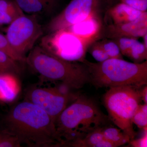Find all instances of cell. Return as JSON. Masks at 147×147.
I'll use <instances>...</instances> for the list:
<instances>
[{"mask_svg": "<svg viewBox=\"0 0 147 147\" xmlns=\"http://www.w3.org/2000/svg\"><path fill=\"white\" fill-rule=\"evenodd\" d=\"M2 129L30 147H64L54 121L36 105L24 100L12 106L2 120Z\"/></svg>", "mask_w": 147, "mask_h": 147, "instance_id": "1", "label": "cell"}, {"mask_svg": "<svg viewBox=\"0 0 147 147\" xmlns=\"http://www.w3.org/2000/svg\"><path fill=\"white\" fill-rule=\"evenodd\" d=\"M110 121L95 101L79 95L61 113L55 124L64 147H69L95 129L109 126Z\"/></svg>", "mask_w": 147, "mask_h": 147, "instance_id": "2", "label": "cell"}, {"mask_svg": "<svg viewBox=\"0 0 147 147\" xmlns=\"http://www.w3.org/2000/svg\"><path fill=\"white\" fill-rule=\"evenodd\" d=\"M26 63L39 74L42 82H60L74 90L80 89L90 83L89 74L85 64L64 60L40 45L34 46L29 52Z\"/></svg>", "mask_w": 147, "mask_h": 147, "instance_id": "3", "label": "cell"}, {"mask_svg": "<svg viewBox=\"0 0 147 147\" xmlns=\"http://www.w3.org/2000/svg\"><path fill=\"white\" fill-rule=\"evenodd\" d=\"M90 83L96 88L129 86L140 89L147 84V61L141 63L123 59H109L102 62L84 60Z\"/></svg>", "mask_w": 147, "mask_h": 147, "instance_id": "4", "label": "cell"}, {"mask_svg": "<svg viewBox=\"0 0 147 147\" xmlns=\"http://www.w3.org/2000/svg\"><path fill=\"white\" fill-rule=\"evenodd\" d=\"M142 101L140 89L131 87L110 88L103 95V104L110 121L131 140L137 135L132 117Z\"/></svg>", "mask_w": 147, "mask_h": 147, "instance_id": "5", "label": "cell"}, {"mask_svg": "<svg viewBox=\"0 0 147 147\" xmlns=\"http://www.w3.org/2000/svg\"><path fill=\"white\" fill-rule=\"evenodd\" d=\"M93 42L63 29L43 36L39 45L50 54L64 60L83 63L88 48Z\"/></svg>", "mask_w": 147, "mask_h": 147, "instance_id": "6", "label": "cell"}, {"mask_svg": "<svg viewBox=\"0 0 147 147\" xmlns=\"http://www.w3.org/2000/svg\"><path fill=\"white\" fill-rule=\"evenodd\" d=\"M119 0H71L47 26L49 33L65 29L96 14H100Z\"/></svg>", "mask_w": 147, "mask_h": 147, "instance_id": "7", "label": "cell"}, {"mask_svg": "<svg viewBox=\"0 0 147 147\" xmlns=\"http://www.w3.org/2000/svg\"><path fill=\"white\" fill-rule=\"evenodd\" d=\"M42 34L43 30L36 14H24L9 24L5 36L16 53L26 58L27 53Z\"/></svg>", "mask_w": 147, "mask_h": 147, "instance_id": "8", "label": "cell"}, {"mask_svg": "<svg viewBox=\"0 0 147 147\" xmlns=\"http://www.w3.org/2000/svg\"><path fill=\"white\" fill-rule=\"evenodd\" d=\"M79 96L76 94L66 95L61 93L56 87L33 86L26 90L24 100L32 102L44 110L55 123L61 113Z\"/></svg>", "mask_w": 147, "mask_h": 147, "instance_id": "9", "label": "cell"}, {"mask_svg": "<svg viewBox=\"0 0 147 147\" xmlns=\"http://www.w3.org/2000/svg\"><path fill=\"white\" fill-rule=\"evenodd\" d=\"M147 33V11L135 21L119 24H108L103 26L101 38H113L127 37L138 38Z\"/></svg>", "mask_w": 147, "mask_h": 147, "instance_id": "10", "label": "cell"}, {"mask_svg": "<svg viewBox=\"0 0 147 147\" xmlns=\"http://www.w3.org/2000/svg\"><path fill=\"white\" fill-rule=\"evenodd\" d=\"M103 26L98 14L65 29L81 38L94 42L100 39Z\"/></svg>", "mask_w": 147, "mask_h": 147, "instance_id": "11", "label": "cell"}, {"mask_svg": "<svg viewBox=\"0 0 147 147\" xmlns=\"http://www.w3.org/2000/svg\"><path fill=\"white\" fill-rule=\"evenodd\" d=\"M144 12L119 1L107 9L105 19L110 20V23L107 25L123 24L137 20Z\"/></svg>", "mask_w": 147, "mask_h": 147, "instance_id": "12", "label": "cell"}, {"mask_svg": "<svg viewBox=\"0 0 147 147\" xmlns=\"http://www.w3.org/2000/svg\"><path fill=\"white\" fill-rule=\"evenodd\" d=\"M21 90L19 77L10 73L0 74V100L5 102H12Z\"/></svg>", "mask_w": 147, "mask_h": 147, "instance_id": "13", "label": "cell"}, {"mask_svg": "<svg viewBox=\"0 0 147 147\" xmlns=\"http://www.w3.org/2000/svg\"><path fill=\"white\" fill-rule=\"evenodd\" d=\"M24 12L30 14L50 13L59 3V0H14Z\"/></svg>", "mask_w": 147, "mask_h": 147, "instance_id": "14", "label": "cell"}, {"mask_svg": "<svg viewBox=\"0 0 147 147\" xmlns=\"http://www.w3.org/2000/svg\"><path fill=\"white\" fill-rule=\"evenodd\" d=\"M23 64L0 51V74L10 73L19 77L23 72Z\"/></svg>", "mask_w": 147, "mask_h": 147, "instance_id": "15", "label": "cell"}, {"mask_svg": "<svg viewBox=\"0 0 147 147\" xmlns=\"http://www.w3.org/2000/svg\"><path fill=\"white\" fill-rule=\"evenodd\" d=\"M102 133L104 139L110 141L117 146L125 144L131 141L130 137L120 129L108 126L103 127Z\"/></svg>", "mask_w": 147, "mask_h": 147, "instance_id": "16", "label": "cell"}, {"mask_svg": "<svg viewBox=\"0 0 147 147\" xmlns=\"http://www.w3.org/2000/svg\"><path fill=\"white\" fill-rule=\"evenodd\" d=\"M103 128L101 127L95 129L87 135L84 139L72 143L69 147H95L98 143L104 139L102 133Z\"/></svg>", "mask_w": 147, "mask_h": 147, "instance_id": "17", "label": "cell"}, {"mask_svg": "<svg viewBox=\"0 0 147 147\" xmlns=\"http://www.w3.org/2000/svg\"><path fill=\"white\" fill-rule=\"evenodd\" d=\"M98 40L109 59H123V55L121 53L118 45L113 40L104 38Z\"/></svg>", "mask_w": 147, "mask_h": 147, "instance_id": "18", "label": "cell"}, {"mask_svg": "<svg viewBox=\"0 0 147 147\" xmlns=\"http://www.w3.org/2000/svg\"><path fill=\"white\" fill-rule=\"evenodd\" d=\"M0 13L15 18L25 14L14 0H0Z\"/></svg>", "mask_w": 147, "mask_h": 147, "instance_id": "19", "label": "cell"}, {"mask_svg": "<svg viewBox=\"0 0 147 147\" xmlns=\"http://www.w3.org/2000/svg\"><path fill=\"white\" fill-rule=\"evenodd\" d=\"M127 57L136 63H141L147 60V47L144 43L137 40L131 47Z\"/></svg>", "mask_w": 147, "mask_h": 147, "instance_id": "20", "label": "cell"}, {"mask_svg": "<svg viewBox=\"0 0 147 147\" xmlns=\"http://www.w3.org/2000/svg\"><path fill=\"white\" fill-rule=\"evenodd\" d=\"M0 51L5 53L11 57L22 63H26V58L18 54L10 45L5 36L0 33Z\"/></svg>", "mask_w": 147, "mask_h": 147, "instance_id": "21", "label": "cell"}, {"mask_svg": "<svg viewBox=\"0 0 147 147\" xmlns=\"http://www.w3.org/2000/svg\"><path fill=\"white\" fill-rule=\"evenodd\" d=\"M21 145L14 135L3 129H0V147H20Z\"/></svg>", "mask_w": 147, "mask_h": 147, "instance_id": "22", "label": "cell"}, {"mask_svg": "<svg viewBox=\"0 0 147 147\" xmlns=\"http://www.w3.org/2000/svg\"><path fill=\"white\" fill-rule=\"evenodd\" d=\"M88 52L98 62H102L109 59L108 55L105 53L98 40L90 45L88 48Z\"/></svg>", "mask_w": 147, "mask_h": 147, "instance_id": "23", "label": "cell"}, {"mask_svg": "<svg viewBox=\"0 0 147 147\" xmlns=\"http://www.w3.org/2000/svg\"><path fill=\"white\" fill-rule=\"evenodd\" d=\"M112 39L118 45L122 55L127 57L132 45L138 40V38L127 37H120Z\"/></svg>", "mask_w": 147, "mask_h": 147, "instance_id": "24", "label": "cell"}, {"mask_svg": "<svg viewBox=\"0 0 147 147\" xmlns=\"http://www.w3.org/2000/svg\"><path fill=\"white\" fill-rule=\"evenodd\" d=\"M133 124L136 125L139 128L144 129L147 127V113L138 109L132 119Z\"/></svg>", "mask_w": 147, "mask_h": 147, "instance_id": "25", "label": "cell"}, {"mask_svg": "<svg viewBox=\"0 0 147 147\" xmlns=\"http://www.w3.org/2000/svg\"><path fill=\"white\" fill-rule=\"evenodd\" d=\"M142 12L147 11V0H119Z\"/></svg>", "mask_w": 147, "mask_h": 147, "instance_id": "26", "label": "cell"}, {"mask_svg": "<svg viewBox=\"0 0 147 147\" xmlns=\"http://www.w3.org/2000/svg\"><path fill=\"white\" fill-rule=\"evenodd\" d=\"M144 134L143 137L137 139H132L129 143L131 147H147V129H144Z\"/></svg>", "mask_w": 147, "mask_h": 147, "instance_id": "27", "label": "cell"}, {"mask_svg": "<svg viewBox=\"0 0 147 147\" xmlns=\"http://www.w3.org/2000/svg\"><path fill=\"white\" fill-rule=\"evenodd\" d=\"M95 147H117V146L113 142L104 139L102 141L98 143L96 146Z\"/></svg>", "mask_w": 147, "mask_h": 147, "instance_id": "28", "label": "cell"}, {"mask_svg": "<svg viewBox=\"0 0 147 147\" xmlns=\"http://www.w3.org/2000/svg\"><path fill=\"white\" fill-rule=\"evenodd\" d=\"M140 90V94L142 100L144 103L147 104V85L144 86Z\"/></svg>", "mask_w": 147, "mask_h": 147, "instance_id": "29", "label": "cell"}, {"mask_svg": "<svg viewBox=\"0 0 147 147\" xmlns=\"http://www.w3.org/2000/svg\"><path fill=\"white\" fill-rule=\"evenodd\" d=\"M142 37L143 38V40H144V45L147 48V33L146 34Z\"/></svg>", "mask_w": 147, "mask_h": 147, "instance_id": "30", "label": "cell"}]
</instances>
